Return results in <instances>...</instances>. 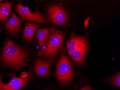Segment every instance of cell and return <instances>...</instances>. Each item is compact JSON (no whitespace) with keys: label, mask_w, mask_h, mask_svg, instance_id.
<instances>
[{"label":"cell","mask_w":120,"mask_h":90,"mask_svg":"<svg viewBox=\"0 0 120 90\" xmlns=\"http://www.w3.org/2000/svg\"><path fill=\"white\" fill-rule=\"evenodd\" d=\"M48 15L50 19L53 23L62 26L65 23L67 15L63 8L58 5L50 7L48 11Z\"/></svg>","instance_id":"8992f818"},{"label":"cell","mask_w":120,"mask_h":90,"mask_svg":"<svg viewBox=\"0 0 120 90\" xmlns=\"http://www.w3.org/2000/svg\"><path fill=\"white\" fill-rule=\"evenodd\" d=\"M80 90H93L90 86L86 85L84 87L82 88Z\"/></svg>","instance_id":"9a60e30c"},{"label":"cell","mask_w":120,"mask_h":90,"mask_svg":"<svg viewBox=\"0 0 120 90\" xmlns=\"http://www.w3.org/2000/svg\"><path fill=\"white\" fill-rule=\"evenodd\" d=\"M64 49L63 50L57 64L56 76L61 83H66L72 79L73 73L69 59L65 55Z\"/></svg>","instance_id":"3957f363"},{"label":"cell","mask_w":120,"mask_h":90,"mask_svg":"<svg viewBox=\"0 0 120 90\" xmlns=\"http://www.w3.org/2000/svg\"><path fill=\"white\" fill-rule=\"evenodd\" d=\"M3 0H0V3L1 2H3Z\"/></svg>","instance_id":"2e32d148"},{"label":"cell","mask_w":120,"mask_h":90,"mask_svg":"<svg viewBox=\"0 0 120 90\" xmlns=\"http://www.w3.org/2000/svg\"><path fill=\"white\" fill-rule=\"evenodd\" d=\"M87 49V45H86L75 49L69 54L74 61L81 64L83 62Z\"/></svg>","instance_id":"8fae6325"},{"label":"cell","mask_w":120,"mask_h":90,"mask_svg":"<svg viewBox=\"0 0 120 90\" xmlns=\"http://www.w3.org/2000/svg\"><path fill=\"white\" fill-rule=\"evenodd\" d=\"M29 56L27 51L8 38L2 53V60L4 65L13 69L23 68Z\"/></svg>","instance_id":"6da1fadb"},{"label":"cell","mask_w":120,"mask_h":90,"mask_svg":"<svg viewBox=\"0 0 120 90\" xmlns=\"http://www.w3.org/2000/svg\"><path fill=\"white\" fill-rule=\"evenodd\" d=\"M54 59H51L48 61H44L36 59L34 64V70L39 77H44L47 75L49 71L50 65Z\"/></svg>","instance_id":"ba28073f"},{"label":"cell","mask_w":120,"mask_h":90,"mask_svg":"<svg viewBox=\"0 0 120 90\" xmlns=\"http://www.w3.org/2000/svg\"><path fill=\"white\" fill-rule=\"evenodd\" d=\"M13 3L11 2L0 4V22L4 23L6 21L11 13Z\"/></svg>","instance_id":"7c38bea8"},{"label":"cell","mask_w":120,"mask_h":90,"mask_svg":"<svg viewBox=\"0 0 120 90\" xmlns=\"http://www.w3.org/2000/svg\"><path fill=\"white\" fill-rule=\"evenodd\" d=\"M15 8V11L21 16L22 21H29L40 23H46L44 17L39 9H37L35 12H31L27 7L24 6L21 3L17 5Z\"/></svg>","instance_id":"277c9868"},{"label":"cell","mask_w":120,"mask_h":90,"mask_svg":"<svg viewBox=\"0 0 120 90\" xmlns=\"http://www.w3.org/2000/svg\"><path fill=\"white\" fill-rule=\"evenodd\" d=\"M4 25L6 29L13 35H17L21 31V20L14 12H12V16Z\"/></svg>","instance_id":"52a82bcc"},{"label":"cell","mask_w":120,"mask_h":90,"mask_svg":"<svg viewBox=\"0 0 120 90\" xmlns=\"http://www.w3.org/2000/svg\"><path fill=\"white\" fill-rule=\"evenodd\" d=\"M42 26H43L36 25L30 22L26 23L23 34V39L28 42L33 40L35 31L38 28Z\"/></svg>","instance_id":"30bf717a"},{"label":"cell","mask_w":120,"mask_h":90,"mask_svg":"<svg viewBox=\"0 0 120 90\" xmlns=\"http://www.w3.org/2000/svg\"><path fill=\"white\" fill-rule=\"evenodd\" d=\"M69 54L74 50L87 45L86 39L84 37L75 36L70 39L66 43Z\"/></svg>","instance_id":"9c48e42d"},{"label":"cell","mask_w":120,"mask_h":90,"mask_svg":"<svg viewBox=\"0 0 120 90\" xmlns=\"http://www.w3.org/2000/svg\"><path fill=\"white\" fill-rule=\"evenodd\" d=\"M12 79L9 83L5 84L3 82V75L0 73V90H17L22 88L28 82L31 81L32 75L29 73L26 77L22 76L17 78L12 76Z\"/></svg>","instance_id":"5b68a950"},{"label":"cell","mask_w":120,"mask_h":90,"mask_svg":"<svg viewBox=\"0 0 120 90\" xmlns=\"http://www.w3.org/2000/svg\"><path fill=\"white\" fill-rule=\"evenodd\" d=\"M64 37L63 32L59 30L55 31L48 40L45 48L39 52L38 55L46 59H54L58 49L64 41Z\"/></svg>","instance_id":"7a4b0ae2"},{"label":"cell","mask_w":120,"mask_h":90,"mask_svg":"<svg viewBox=\"0 0 120 90\" xmlns=\"http://www.w3.org/2000/svg\"><path fill=\"white\" fill-rule=\"evenodd\" d=\"M120 72H119L111 78L110 82L112 85L119 88L120 87Z\"/></svg>","instance_id":"5bb4252c"},{"label":"cell","mask_w":120,"mask_h":90,"mask_svg":"<svg viewBox=\"0 0 120 90\" xmlns=\"http://www.w3.org/2000/svg\"><path fill=\"white\" fill-rule=\"evenodd\" d=\"M51 32V30L49 28L38 29L36 33V36L38 40V45L40 48L45 46L49 35Z\"/></svg>","instance_id":"4fadbf2b"}]
</instances>
